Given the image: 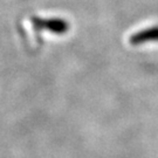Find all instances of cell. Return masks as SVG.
<instances>
[{"label": "cell", "mask_w": 158, "mask_h": 158, "mask_svg": "<svg viewBox=\"0 0 158 158\" xmlns=\"http://www.w3.org/2000/svg\"><path fill=\"white\" fill-rule=\"evenodd\" d=\"M32 21L36 28L46 29L55 34H64L69 29V23L63 19H57V18L44 19V18L34 17Z\"/></svg>", "instance_id": "cell-1"}, {"label": "cell", "mask_w": 158, "mask_h": 158, "mask_svg": "<svg viewBox=\"0 0 158 158\" xmlns=\"http://www.w3.org/2000/svg\"><path fill=\"white\" fill-rule=\"evenodd\" d=\"M130 44L134 46H138L142 44H147L151 41H158V26L150 27L148 29L141 31L138 33L130 36Z\"/></svg>", "instance_id": "cell-2"}]
</instances>
